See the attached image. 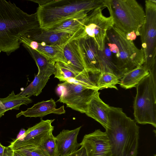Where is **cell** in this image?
I'll list each match as a JSON object with an SVG mask.
<instances>
[{"instance_id": "obj_1", "label": "cell", "mask_w": 156, "mask_h": 156, "mask_svg": "<svg viewBox=\"0 0 156 156\" xmlns=\"http://www.w3.org/2000/svg\"><path fill=\"white\" fill-rule=\"evenodd\" d=\"M102 66L120 79L127 72L143 65L144 57L126 34L114 26L107 32L103 50L100 51Z\"/></svg>"}, {"instance_id": "obj_2", "label": "cell", "mask_w": 156, "mask_h": 156, "mask_svg": "<svg viewBox=\"0 0 156 156\" xmlns=\"http://www.w3.org/2000/svg\"><path fill=\"white\" fill-rule=\"evenodd\" d=\"M36 13L29 14L10 1L0 0V50L8 55L18 49L20 37L40 28Z\"/></svg>"}, {"instance_id": "obj_3", "label": "cell", "mask_w": 156, "mask_h": 156, "mask_svg": "<svg viewBox=\"0 0 156 156\" xmlns=\"http://www.w3.org/2000/svg\"><path fill=\"white\" fill-rule=\"evenodd\" d=\"M105 132L112 156H137L139 127L121 108L110 106Z\"/></svg>"}, {"instance_id": "obj_4", "label": "cell", "mask_w": 156, "mask_h": 156, "mask_svg": "<svg viewBox=\"0 0 156 156\" xmlns=\"http://www.w3.org/2000/svg\"><path fill=\"white\" fill-rule=\"evenodd\" d=\"M39 5L36 12L41 29H49L72 18L105 8L102 0H31Z\"/></svg>"}, {"instance_id": "obj_5", "label": "cell", "mask_w": 156, "mask_h": 156, "mask_svg": "<svg viewBox=\"0 0 156 156\" xmlns=\"http://www.w3.org/2000/svg\"><path fill=\"white\" fill-rule=\"evenodd\" d=\"M105 8L108 9L114 26L127 34L134 32L140 35L145 14L143 7L135 0H105Z\"/></svg>"}, {"instance_id": "obj_6", "label": "cell", "mask_w": 156, "mask_h": 156, "mask_svg": "<svg viewBox=\"0 0 156 156\" xmlns=\"http://www.w3.org/2000/svg\"><path fill=\"white\" fill-rule=\"evenodd\" d=\"M134 115L139 124H149L156 127V76L151 73L136 86Z\"/></svg>"}, {"instance_id": "obj_7", "label": "cell", "mask_w": 156, "mask_h": 156, "mask_svg": "<svg viewBox=\"0 0 156 156\" xmlns=\"http://www.w3.org/2000/svg\"><path fill=\"white\" fill-rule=\"evenodd\" d=\"M145 20L140 31L144 57V65L149 72L156 73V1H145Z\"/></svg>"}, {"instance_id": "obj_8", "label": "cell", "mask_w": 156, "mask_h": 156, "mask_svg": "<svg viewBox=\"0 0 156 156\" xmlns=\"http://www.w3.org/2000/svg\"><path fill=\"white\" fill-rule=\"evenodd\" d=\"M103 9L101 7L97 8L88 13L84 20V30L79 38L85 36L91 37L101 51L104 49L108 31L114 26L112 18L111 16L107 17L104 15L102 13Z\"/></svg>"}, {"instance_id": "obj_9", "label": "cell", "mask_w": 156, "mask_h": 156, "mask_svg": "<svg viewBox=\"0 0 156 156\" xmlns=\"http://www.w3.org/2000/svg\"><path fill=\"white\" fill-rule=\"evenodd\" d=\"M61 94L57 102L65 104L67 107L82 113L87 111L88 103L98 90L83 85L63 82L58 85Z\"/></svg>"}, {"instance_id": "obj_10", "label": "cell", "mask_w": 156, "mask_h": 156, "mask_svg": "<svg viewBox=\"0 0 156 156\" xmlns=\"http://www.w3.org/2000/svg\"><path fill=\"white\" fill-rule=\"evenodd\" d=\"M55 120H44L41 118L40 122L28 128L9 146L13 151L24 146H38L52 132L54 127L51 123Z\"/></svg>"}, {"instance_id": "obj_11", "label": "cell", "mask_w": 156, "mask_h": 156, "mask_svg": "<svg viewBox=\"0 0 156 156\" xmlns=\"http://www.w3.org/2000/svg\"><path fill=\"white\" fill-rule=\"evenodd\" d=\"M77 39L85 70L93 75H98L101 71L102 64L97 44L92 38L87 36Z\"/></svg>"}, {"instance_id": "obj_12", "label": "cell", "mask_w": 156, "mask_h": 156, "mask_svg": "<svg viewBox=\"0 0 156 156\" xmlns=\"http://www.w3.org/2000/svg\"><path fill=\"white\" fill-rule=\"evenodd\" d=\"M55 78L60 81L78 84L91 89L99 90L96 84L95 75L87 71L77 72L68 66L60 62H56L54 64Z\"/></svg>"}, {"instance_id": "obj_13", "label": "cell", "mask_w": 156, "mask_h": 156, "mask_svg": "<svg viewBox=\"0 0 156 156\" xmlns=\"http://www.w3.org/2000/svg\"><path fill=\"white\" fill-rule=\"evenodd\" d=\"M80 144L85 149L87 156H112L108 136L100 129L85 135Z\"/></svg>"}, {"instance_id": "obj_14", "label": "cell", "mask_w": 156, "mask_h": 156, "mask_svg": "<svg viewBox=\"0 0 156 156\" xmlns=\"http://www.w3.org/2000/svg\"><path fill=\"white\" fill-rule=\"evenodd\" d=\"M19 42L20 44L22 43L23 46H28L36 51L54 64L58 62L66 64L63 53L66 44L61 45H50L32 40L23 36L20 37Z\"/></svg>"}, {"instance_id": "obj_15", "label": "cell", "mask_w": 156, "mask_h": 156, "mask_svg": "<svg viewBox=\"0 0 156 156\" xmlns=\"http://www.w3.org/2000/svg\"><path fill=\"white\" fill-rule=\"evenodd\" d=\"M23 36L32 40L50 45H63L74 38L73 35L65 32L45 30L41 28L30 31Z\"/></svg>"}, {"instance_id": "obj_16", "label": "cell", "mask_w": 156, "mask_h": 156, "mask_svg": "<svg viewBox=\"0 0 156 156\" xmlns=\"http://www.w3.org/2000/svg\"><path fill=\"white\" fill-rule=\"evenodd\" d=\"M81 126L72 130L63 129L56 136L57 156H63L75 152L81 147L77 136Z\"/></svg>"}, {"instance_id": "obj_17", "label": "cell", "mask_w": 156, "mask_h": 156, "mask_svg": "<svg viewBox=\"0 0 156 156\" xmlns=\"http://www.w3.org/2000/svg\"><path fill=\"white\" fill-rule=\"evenodd\" d=\"M100 94L98 91L92 97L85 114L99 122L106 129L108 125V113L110 106L101 99Z\"/></svg>"}, {"instance_id": "obj_18", "label": "cell", "mask_w": 156, "mask_h": 156, "mask_svg": "<svg viewBox=\"0 0 156 156\" xmlns=\"http://www.w3.org/2000/svg\"><path fill=\"white\" fill-rule=\"evenodd\" d=\"M56 102L51 98L34 104L26 110L21 111L16 116L17 118L22 115L25 117H42L51 113L61 114L65 113L63 105L58 108H56Z\"/></svg>"}, {"instance_id": "obj_19", "label": "cell", "mask_w": 156, "mask_h": 156, "mask_svg": "<svg viewBox=\"0 0 156 156\" xmlns=\"http://www.w3.org/2000/svg\"><path fill=\"white\" fill-rule=\"evenodd\" d=\"M63 53L66 65L71 68L78 73L86 71L80 52L77 39H72L66 43Z\"/></svg>"}, {"instance_id": "obj_20", "label": "cell", "mask_w": 156, "mask_h": 156, "mask_svg": "<svg viewBox=\"0 0 156 156\" xmlns=\"http://www.w3.org/2000/svg\"><path fill=\"white\" fill-rule=\"evenodd\" d=\"M88 14H81L72 18L47 30L65 32L73 35L74 39H78L83 34V22Z\"/></svg>"}, {"instance_id": "obj_21", "label": "cell", "mask_w": 156, "mask_h": 156, "mask_svg": "<svg viewBox=\"0 0 156 156\" xmlns=\"http://www.w3.org/2000/svg\"><path fill=\"white\" fill-rule=\"evenodd\" d=\"M32 102V100L29 98L23 97L19 94L16 95L12 91L7 97L0 98V118L8 110H19L21 105H27Z\"/></svg>"}, {"instance_id": "obj_22", "label": "cell", "mask_w": 156, "mask_h": 156, "mask_svg": "<svg viewBox=\"0 0 156 156\" xmlns=\"http://www.w3.org/2000/svg\"><path fill=\"white\" fill-rule=\"evenodd\" d=\"M149 73L147 67L143 65L125 74L120 81V85L126 89L136 87Z\"/></svg>"}, {"instance_id": "obj_23", "label": "cell", "mask_w": 156, "mask_h": 156, "mask_svg": "<svg viewBox=\"0 0 156 156\" xmlns=\"http://www.w3.org/2000/svg\"><path fill=\"white\" fill-rule=\"evenodd\" d=\"M23 47L27 50L34 60L38 68V73L50 76L55 72L54 64L36 51L25 46Z\"/></svg>"}, {"instance_id": "obj_24", "label": "cell", "mask_w": 156, "mask_h": 156, "mask_svg": "<svg viewBox=\"0 0 156 156\" xmlns=\"http://www.w3.org/2000/svg\"><path fill=\"white\" fill-rule=\"evenodd\" d=\"M50 76L37 73L31 83L19 94L29 98L32 95L38 96L42 92Z\"/></svg>"}, {"instance_id": "obj_25", "label": "cell", "mask_w": 156, "mask_h": 156, "mask_svg": "<svg viewBox=\"0 0 156 156\" xmlns=\"http://www.w3.org/2000/svg\"><path fill=\"white\" fill-rule=\"evenodd\" d=\"M97 78L96 84L99 90L106 88H114L118 90L116 85L119 83L120 78L114 73L102 72Z\"/></svg>"}, {"instance_id": "obj_26", "label": "cell", "mask_w": 156, "mask_h": 156, "mask_svg": "<svg viewBox=\"0 0 156 156\" xmlns=\"http://www.w3.org/2000/svg\"><path fill=\"white\" fill-rule=\"evenodd\" d=\"M38 147L46 156H57L56 139L52 132Z\"/></svg>"}, {"instance_id": "obj_27", "label": "cell", "mask_w": 156, "mask_h": 156, "mask_svg": "<svg viewBox=\"0 0 156 156\" xmlns=\"http://www.w3.org/2000/svg\"><path fill=\"white\" fill-rule=\"evenodd\" d=\"M15 151H18L25 156H46L38 146H24Z\"/></svg>"}, {"instance_id": "obj_28", "label": "cell", "mask_w": 156, "mask_h": 156, "mask_svg": "<svg viewBox=\"0 0 156 156\" xmlns=\"http://www.w3.org/2000/svg\"><path fill=\"white\" fill-rule=\"evenodd\" d=\"M63 156H87L85 148L81 146L80 148L76 151L70 154Z\"/></svg>"}, {"instance_id": "obj_29", "label": "cell", "mask_w": 156, "mask_h": 156, "mask_svg": "<svg viewBox=\"0 0 156 156\" xmlns=\"http://www.w3.org/2000/svg\"><path fill=\"white\" fill-rule=\"evenodd\" d=\"M13 151L9 146L5 147L3 156H12Z\"/></svg>"}, {"instance_id": "obj_30", "label": "cell", "mask_w": 156, "mask_h": 156, "mask_svg": "<svg viewBox=\"0 0 156 156\" xmlns=\"http://www.w3.org/2000/svg\"><path fill=\"white\" fill-rule=\"evenodd\" d=\"M127 39L133 41L135 40L136 37V35L134 32H131L126 34Z\"/></svg>"}, {"instance_id": "obj_31", "label": "cell", "mask_w": 156, "mask_h": 156, "mask_svg": "<svg viewBox=\"0 0 156 156\" xmlns=\"http://www.w3.org/2000/svg\"><path fill=\"white\" fill-rule=\"evenodd\" d=\"M12 156H25L22 153L17 151H13Z\"/></svg>"}, {"instance_id": "obj_32", "label": "cell", "mask_w": 156, "mask_h": 156, "mask_svg": "<svg viewBox=\"0 0 156 156\" xmlns=\"http://www.w3.org/2000/svg\"><path fill=\"white\" fill-rule=\"evenodd\" d=\"M5 147L3 146L0 143V156H3Z\"/></svg>"}, {"instance_id": "obj_33", "label": "cell", "mask_w": 156, "mask_h": 156, "mask_svg": "<svg viewBox=\"0 0 156 156\" xmlns=\"http://www.w3.org/2000/svg\"><path fill=\"white\" fill-rule=\"evenodd\" d=\"M56 91L58 94L60 96L61 94V91L60 88L58 86L56 89Z\"/></svg>"}, {"instance_id": "obj_34", "label": "cell", "mask_w": 156, "mask_h": 156, "mask_svg": "<svg viewBox=\"0 0 156 156\" xmlns=\"http://www.w3.org/2000/svg\"><path fill=\"white\" fill-rule=\"evenodd\" d=\"M1 51L0 50V53H1Z\"/></svg>"}]
</instances>
